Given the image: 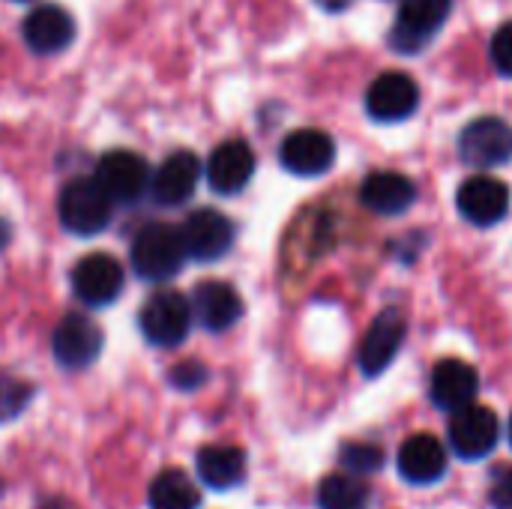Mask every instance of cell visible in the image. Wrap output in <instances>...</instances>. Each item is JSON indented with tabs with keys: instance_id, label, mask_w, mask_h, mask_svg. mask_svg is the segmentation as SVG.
I'll return each mask as SVG.
<instances>
[{
	"instance_id": "83f0119b",
	"label": "cell",
	"mask_w": 512,
	"mask_h": 509,
	"mask_svg": "<svg viewBox=\"0 0 512 509\" xmlns=\"http://www.w3.org/2000/svg\"><path fill=\"white\" fill-rule=\"evenodd\" d=\"M489 498H492V504L498 509H512V465L495 468Z\"/></svg>"
},
{
	"instance_id": "cb8c5ba5",
	"label": "cell",
	"mask_w": 512,
	"mask_h": 509,
	"mask_svg": "<svg viewBox=\"0 0 512 509\" xmlns=\"http://www.w3.org/2000/svg\"><path fill=\"white\" fill-rule=\"evenodd\" d=\"M318 507L321 509H366L369 489L351 474H330L318 486Z\"/></svg>"
},
{
	"instance_id": "d6986e66",
	"label": "cell",
	"mask_w": 512,
	"mask_h": 509,
	"mask_svg": "<svg viewBox=\"0 0 512 509\" xmlns=\"http://www.w3.org/2000/svg\"><path fill=\"white\" fill-rule=\"evenodd\" d=\"M24 42L36 51V54H57L63 51L72 36H75V21L72 15L57 6V3H45L36 6L27 18H24Z\"/></svg>"
},
{
	"instance_id": "5bb4252c",
	"label": "cell",
	"mask_w": 512,
	"mask_h": 509,
	"mask_svg": "<svg viewBox=\"0 0 512 509\" xmlns=\"http://www.w3.org/2000/svg\"><path fill=\"white\" fill-rule=\"evenodd\" d=\"M51 351L60 366L87 369L102 351V330L87 315H66L51 336Z\"/></svg>"
},
{
	"instance_id": "4fadbf2b",
	"label": "cell",
	"mask_w": 512,
	"mask_h": 509,
	"mask_svg": "<svg viewBox=\"0 0 512 509\" xmlns=\"http://www.w3.org/2000/svg\"><path fill=\"white\" fill-rule=\"evenodd\" d=\"M279 162L297 177H318L336 162V144L321 129H297L282 141Z\"/></svg>"
},
{
	"instance_id": "30bf717a",
	"label": "cell",
	"mask_w": 512,
	"mask_h": 509,
	"mask_svg": "<svg viewBox=\"0 0 512 509\" xmlns=\"http://www.w3.org/2000/svg\"><path fill=\"white\" fill-rule=\"evenodd\" d=\"M420 105V87L408 72H384L366 90V111L381 123L405 120Z\"/></svg>"
},
{
	"instance_id": "9a60e30c",
	"label": "cell",
	"mask_w": 512,
	"mask_h": 509,
	"mask_svg": "<svg viewBox=\"0 0 512 509\" xmlns=\"http://www.w3.org/2000/svg\"><path fill=\"white\" fill-rule=\"evenodd\" d=\"M255 174V153L246 141H225L207 159V183L219 195H237Z\"/></svg>"
},
{
	"instance_id": "6da1fadb",
	"label": "cell",
	"mask_w": 512,
	"mask_h": 509,
	"mask_svg": "<svg viewBox=\"0 0 512 509\" xmlns=\"http://www.w3.org/2000/svg\"><path fill=\"white\" fill-rule=\"evenodd\" d=\"M186 246L180 228L168 222H150L144 225L132 240V267L147 282H168L183 270Z\"/></svg>"
},
{
	"instance_id": "277c9868",
	"label": "cell",
	"mask_w": 512,
	"mask_h": 509,
	"mask_svg": "<svg viewBox=\"0 0 512 509\" xmlns=\"http://www.w3.org/2000/svg\"><path fill=\"white\" fill-rule=\"evenodd\" d=\"M450 9L453 0H402L396 24L390 30V45L402 54H417L444 27Z\"/></svg>"
},
{
	"instance_id": "7a4b0ae2",
	"label": "cell",
	"mask_w": 512,
	"mask_h": 509,
	"mask_svg": "<svg viewBox=\"0 0 512 509\" xmlns=\"http://www.w3.org/2000/svg\"><path fill=\"white\" fill-rule=\"evenodd\" d=\"M57 213H60V222L66 231H72L78 237H93V234L105 231V225L111 219V201L93 177H75L63 186Z\"/></svg>"
},
{
	"instance_id": "2e32d148",
	"label": "cell",
	"mask_w": 512,
	"mask_h": 509,
	"mask_svg": "<svg viewBox=\"0 0 512 509\" xmlns=\"http://www.w3.org/2000/svg\"><path fill=\"white\" fill-rule=\"evenodd\" d=\"M432 402L441 411H462L468 405H474L477 393H480V375L471 363L465 360H441L432 372Z\"/></svg>"
},
{
	"instance_id": "44dd1931",
	"label": "cell",
	"mask_w": 512,
	"mask_h": 509,
	"mask_svg": "<svg viewBox=\"0 0 512 509\" xmlns=\"http://www.w3.org/2000/svg\"><path fill=\"white\" fill-rule=\"evenodd\" d=\"M192 312L210 333H222L240 321L243 300L228 282H201L192 297Z\"/></svg>"
},
{
	"instance_id": "ffe728a7",
	"label": "cell",
	"mask_w": 512,
	"mask_h": 509,
	"mask_svg": "<svg viewBox=\"0 0 512 509\" xmlns=\"http://www.w3.org/2000/svg\"><path fill=\"white\" fill-rule=\"evenodd\" d=\"M360 201L378 216H399L417 201V186L399 171H372L360 186Z\"/></svg>"
},
{
	"instance_id": "9c48e42d",
	"label": "cell",
	"mask_w": 512,
	"mask_h": 509,
	"mask_svg": "<svg viewBox=\"0 0 512 509\" xmlns=\"http://www.w3.org/2000/svg\"><path fill=\"white\" fill-rule=\"evenodd\" d=\"M180 234H183L186 255L195 258V261H219L234 243L231 219L222 216L219 210H210V207H201V210L189 213Z\"/></svg>"
},
{
	"instance_id": "3957f363",
	"label": "cell",
	"mask_w": 512,
	"mask_h": 509,
	"mask_svg": "<svg viewBox=\"0 0 512 509\" xmlns=\"http://www.w3.org/2000/svg\"><path fill=\"white\" fill-rule=\"evenodd\" d=\"M141 333L156 348H174L189 336L192 327V303L180 291H156L141 306Z\"/></svg>"
},
{
	"instance_id": "4316f807",
	"label": "cell",
	"mask_w": 512,
	"mask_h": 509,
	"mask_svg": "<svg viewBox=\"0 0 512 509\" xmlns=\"http://www.w3.org/2000/svg\"><path fill=\"white\" fill-rule=\"evenodd\" d=\"M489 54H492V63L501 75L512 78V21L501 24L498 33L492 36V45H489Z\"/></svg>"
},
{
	"instance_id": "5b68a950",
	"label": "cell",
	"mask_w": 512,
	"mask_h": 509,
	"mask_svg": "<svg viewBox=\"0 0 512 509\" xmlns=\"http://www.w3.org/2000/svg\"><path fill=\"white\" fill-rule=\"evenodd\" d=\"M93 180L99 183L111 204H132L150 186V168L132 150H111L99 159Z\"/></svg>"
},
{
	"instance_id": "603a6c76",
	"label": "cell",
	"mask_w": 512,
	"mask_h": 509,
	"mask_svg": "<svg viewBox=\"0 0 512 509\" xmlns=\"http://www.w3.org/2000/svg\"><path fill=\"white\" fill-rule=\"evenodd\" d=\"M147 504H150V509H198L201 495L183 471L168 468L150 483Z\"/></svg>"
},
{
	"instance_id": "ba28073f",
	"label": "cell",
	"mask_w": 512,
	"mask_h": 509,
	"mask_svg": "<svg viewBox=\"0 0 512 509\" xmlns=\"http://www.w3.org/2000/svg\"><path fill=\"white\" fill-rule=\"evenodd\" d=\"M456 207L459 213L471 222V225H480V228H492L498 225L507 210H510V189L504 180L492 177V174H477V177H468L462 186H459V195H456Z\"/></svg>"
},
{
	"instance_id": "1f68e13d",
	"label": "cell",
	"mask_w": 512,
	"mask_h": 509,
	"mask_svg": "<svg viewBox=\"0 0 512 509\" xmlns=\"http://www.w3.org/2000/svg\"><path fill=\"white\" fill-rule=\"evenodd\" d=\"M510 444H512V417H510Z\"/></svg>"
},
{
	"instance_id": "7c38bea8",
	"label": "cell",
	"mask_w": 512,
	"mask_h": 509,
	"mask_svg": "<svg viewBox=\"0 0 512 509\" xmlns=\"http://www.w3.org/2000/svg\"><path fill=\"white\" fill-rule=\"evenodd\" d=\"M408 336V321L399 309H384L372 327L366 330V339L360 345V369L363 375L375 378L381 375L393 360L396 354L402 351V342Z\"/></svg>"
},
{
	"instance_id": "f1b7e54d",
	"label": "cell",
	"mask_w": 512,
	"mask_h": 509,
	"mask_svg": "<svg viewBox=\"0 0 512 509\" xmlns=\"http://www.w3.org/2000/svg\"><path fill=\"white\" fill-rule=\"evenodd\" d=\"M204 378H207L204 366H201V363H192V360L180 363V366L171 372V381H174L180 390H195V387H201V384H204Z\"/></svg>"
},
{
	"instance_id": "d4e9b609",
	"label": "cell",
	"mask_w": 512,
	"mask_h": 509,
	"mask_svg": "<svg viewBox=\"0 0 512 509\" xmlns=\"http://www.w3.org/2000/svg\"><path fill=\"white\" fill-rule=\"evenodd\" d=\"M339 459H342L345 471H351V477H354V474H372V471H381V465H384V450L375 447V444L357 441V444H345L342 453H339Z\"/></svg>"
},
{
	"instance_id": "ac0fdd59",
	"label": "cell",
	"mask_w": 512,
	"mask_h": 509,
	"mask_svg": "<svg viewBox=\"0 0 512 509\" xmlns=\"http://www.w3.org/2000/svg\"><path fill=\"white\" fill-rule=\"evenodd\" d=\"M198 177H201V162L195 153L189 150H177L171 153L159 171L153 174L150 180V192H153V201L156 204H165V207H174V204H183L192 198L195 186H198Z\"/></svg>"
},
{
	"instance_id": "7402d4cb",
	"label": "cell",
	"mask_w": 512,
	"mask_h": 509,
	"mask_svg": "<svg viewBox=\"0 0 512 509\" xmlns=\"http://www.w3.org/2000/svg\"><path fill=\"white\" fill-rule=\"evenodd\" d=\"M198 480L210 489H234L246 480V453L231 444H210L201 447L195 456Z\"/></svg>"
},
{
	"instance_id": "8fae6325",
	"label": "cell",
	"mask_w": 512,
	"mask_h": 509,
	"mask_svg": "<svg viewBox=\"0 0 512 509\" xmlns=\"http://www.w3.org/2000/svg\"><path fill=\"white\" fill-rule=\"evenodd\" d=\"M72 288L87 306H108L123 291V267L117 258L105 252H93L81 258L72 270Z\"/></svg>"
},
{
	"instance_id": "4dcf8cb0",
	"label": "cell",
	"mask_w": 512,
	"mask_h": 509,
	"mask_svg": "<svg viewBox=\"0 0 512 509\" xmlns=\"http://www.w3.org/2000/svg\"><path fill=\"white\" fill-rule=\"evenodd\" d=\"M0 237H6V225L0 222ZM0 246H3V240H0Z\"/></svg>"
},
{
	"instance_id": "484cf974",
	"label": "cell",
	"mask_w": 512,
	"mask_h": 509,
	"mask_svg": "<svg viewBox=\"0 0 512 509\" xmlns=\"http://www.w3.org/2000/svg\"><path fill=\"white\" fill-rule=\"evenodd\" d=\"M30 402V387L12 378H0V423L18 417Z\"/></svg>"
},
{
	"instance_id": "f546056e",
	"label": "cell",
	"mask_w": 512,
	"mask_h": 509,
	"mask_svg": "<svg viewBox=\"0 0 512 509\" xmlns=\"http://www.w3.org/2000/svg\"><path fill=\"white\" fill-rule=\"evenodd\" d=\"M321 6H327V9H342V6H348L351 0H318Z\"/></svg>"
},
{
	"instance_id": "52a82bcc",
	"label": "cell",
	"mask_w": 512,
	"mask_h": 509,
	"mask_svg": "<svg viewBox=\"0 0 512 509\" xmlns=\"http://www.w3.org/2000/svg\"><path fill=\"white\" fill-rule=\"evenodd\" d=\"M498 435V417L486 405H468L450 417V444L468 462L486 459L498 447Z\"/></svg>"
},
{
	"instance_id": "e0dca14e",
	"label": "cell",
	"mask_w": 512,
	"mask_h": 509,
	"mask_svg": "<svg viewBox=\"0 0 512 509\" xmlns=\"http://www.w3.org/2000/svg\"><path fill=\"white\" fill-rule=\"evenodd\" d=\"M399 474L411 486H432L447 474V450L435 435H411L399 447Z\"/></svg>"
},
{
	"instance_id": "8992f818",
	"label": "cell",
	"mask_w": 512,
	"mask_h": 509,
	"mask_svg": "<svg viewBox=\"0 0 512 509\" xmlns=\"http://www.w3.org/2000/svg\"><path fill=\"white\" fill-rule=\"evenodd\" d=\"M459 156L474 168H495L512 159V126L501 117H477L459 135Z\"/></svg>"
}]
</instances>
